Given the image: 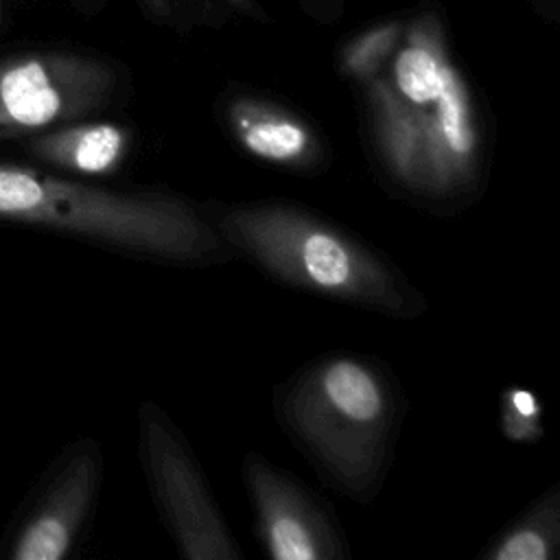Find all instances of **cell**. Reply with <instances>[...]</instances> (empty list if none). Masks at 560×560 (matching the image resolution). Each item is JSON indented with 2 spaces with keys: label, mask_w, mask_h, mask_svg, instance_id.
<instances>
[{
  "label": "cell",
  "mask_w": 560,
  "mask_h": 560,
  "mask_svg": "<svg viewBox=\"0 0 560 560\" xmlns=\"http://www.w3.org/2000/svg\"><path fill=\"white\" fill-rule=\"evenodd\" d=\"M214 230L269 276L363 308L413 315V289L374 249L302 206L267 199L223 206Z\"/></svg>",
  "instance_id": "cell-1"
},
{
  "label": "cell",
  "mask_w": 560,
  "mask_h": 560,
  "mask_svg": "<svg viewBox=\"0 0 560 560\" xmlns=\"http://www.w3.org/2000/svg\"><path fill=\"white\" fill-rule=\"evenodd\" d=\"M0 217L171 262H206L225 247L212 221L182 197L103 190L15 166H0Z\"/></svg>",
  "instance_id": "cell-2"
},
{
  "label": "cell",
  "mask_w": 560,
  "mask_h": 560,
  "mask_svg": "<svg viewBox=\"0 0 560 560\" xmlns=\"http://www.w3.org/2000/svg\"><path fill=\"white\" fill-rule=\"evenodd\" d=\"M396 398L372 363L337 354L300 372L282 396V422L350 497L368 501L383 477Z\"/></svg>",
  "instance_id": "cell-3"
},
{
  "label": "cell",
  "mask_w": 560,
  "mask_h": 560,
  "mask_svg": "<svg viewBox=\"0 0 560 560\" xmlns=\"http://www.w3.org/2000/svg\"><path fill=\"white\" fill-rule=\"evenodd\" d=\"M142 457L155 503L188 560H238L203 470L179 429L155 405L142 409Z\"/></svg>",
  "instance_id": "cell-4"
},
{
  "label": "cell",
  "mask_w": 560,
  "mask_h": 560,
  "mask_svg": "<svg viewBox=\"0 0 560 560\" xmlns=\"http://www.w3.org/2000/svg\"><path fill=\"white\" fill-rule=\"evenodd\" d=\"M116 77L98 59L28 52L0 61V138L77 120L98 109Z\"/></svg>",
  "instance_id": "cell-5"
},
{
  "label": "cell",
  "mask_w": 560,
  "mask_h": 560,
  "mask_svg": "<svg viewBox=\"0 0 560 560\" xmlns=\"http://www.w3.org/2000/svg\"><path fill=\"white\" fill-rule=\"evenodd\" d=\"M243 475L254 501L258 536L276 560L343 558V542L330 516L284 470L249 453Z\"/></svg>",
  "instance_id": "cell-6"
},
{
  "label": "cell",
  "mask_w": 560,
  "mask_h": 560,
  "mask_svg": "<svg viewBox=\"0 0 560 560\" xmlns=\"http://www.w3.org/2000/svg\"><path fill=\"white\" fill-rule=\"evenodd\" d=\"M424 190L455 195L468 188L479 166V125L470 88L457 66L448 63L435 101L422 109Z\"/></svg>",
  "instance_id": "cell-7"
},
{
  "label": "cell",
  "mask_w": 560,
  "mask_h": 560,
  "mask_svg": "<svg viewBox=\"0 0 560 560\" xmlns=\"http://www.w3.org/2000/svg\"><path fill=\"white\" fill-rule=\"evenodd\" d=\"M225 122L236 144L262 162L311 168L322 158V142L311 125L271 101L232 98L225 107Z\"/></svg>",
  "instance_id": "cell-8"
},
{
  "label": "cell",
  "mask_w": 560,
  "mask_h": 560,
  "mask_svg": "<svg viewBox=\"0 0 560 560\" xmlns=\"http://www.w3.org/2000/svg\"><path fill=\"white\" fill-rule=\"evenodd\" d=\"M365 94L383 164L402 186L424 190L422 109L407 103L383 74L365 83Z\"/></svg>",
  "instance_id": "cell-9"
},
{
  "label": "cell",
  "mask_w": 560,
  "mask_h": 560,
  "mask_svg": "<svg viewBox=\"0 0 560 560\" xmlns=\"http://www.w3.org/2000/svg\"><path fill=\"white\" fill-rule=\"evenodd\" d=\"M96 475L94 453H83L72 462L48 508L22 534L15 549L18 560H59L68 553L94 492Z\"/></svg>",
  "instance_id": "cell-10"
},
{
  "label": "cell",
  "mask_w": 560,
  "mask_h": 560,
  "mask_svg": "<svg viewBox=\"0 0 560 560\" xmlns=\"http://www.w3.org/2000/svg\"><path fill=\"white\" fill-rule=\"evenodd\" d=\"M400 42L389 83L407 103L424 109L435 101L451 63L442 24L433 13H427L402 31Z\"/></svg>",
  "instance_id": "cell-11"
},
{
  "label": "cell",
  "mask_w": 560,
  "mask_h": 560,
  "mask_svg": "<svg viewBox=\"0 0 560 560\" xmlns=\"http://www.w3.org/2000/svg\"><path fill=\"white\" fill-rule=\"evenodd\" d=\"M129 131L112 122H90L59 129L33 142V151L57 166L79 173H109L129 149Z\"/></svg>",
  "instance_id": "cell-12"
},
{
  "label": "cell",
  "mask_w": 560,
  "mask_h": 560,
  "mask_svg": "<svg viewBox=\"0 0 560 560\" xmlns=\"http://www.w3.org/2000/svg\"><path fill=\"white\" fill-rule=\"evenodd\" d=\"M560 536V492L551 490L483 553L488 560H549Z\"/></svg>",
  "instance_id": "cell-13"
},
{
  "label": "cell",
  "mask_w": 560,
  "mask_h": 560,
  "mask_svg": "<svg viewBox=\"0 0 560 560\" xmlns=\"http://www.w3.org/2000/svg\"><path fill=\"white\" fill-rule=\"evenodd\" d=\"M402 31L405 26H400L398 22H385L359 33L346 44L341 52V70L348 77L368 83L370 79L381 74L389 55L400 44Z\"/></svg>",
  "instance_id": "cell-14"
},
{
  "label": "cell",
  "mask_w": 560,
  "mask_h": 560,
  "mask_svg": "<svg viewBox=\"0 0 560 560\" xmlns=\"http://www.w3.org/2000/svg\"><path fill=\"white\" fill-rule=\"evenodd\" d=\"M540 402L523 387H508L501 396V431L510 442H536L542 435Z\"/></svg>",
  "instance_id": "cell-15"
},
{
  "label": "cell",
  "mask_w": 560,
  "mask_h": 560,
  "mask_svg": "<svg viewBox=\"0 0 560 560\" xmlns=\"http://www.w3.org/2000/svg\"><path fill=\"white\" fill-rule=\"evenodd\" d=\"M0 15H2V0H0Z\"/></svg>",
  "instance_id": "cell-16"
}]
</instances>
